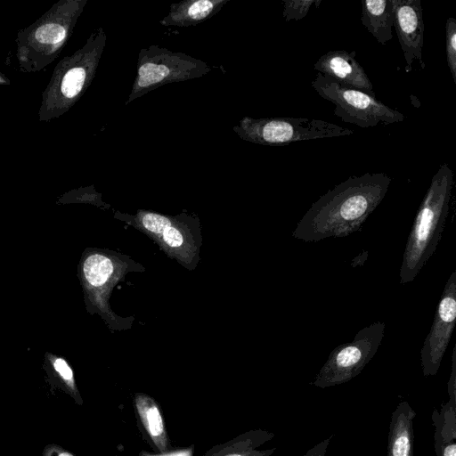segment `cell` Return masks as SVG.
<instances>
[{"label": "cell", "mask_w": 456, "mask_h": 456, "mask_svg": "<svg viewBox=\"0 0 456 456\" xmlns=\"http://www.w3.org/2000/svg\"><path fill=\"white\" fill-rule=\"evenodd\" d=\"M50 386L69 395L77 404L82 405L83 399L77 388L74 372L62 357L48 355L45 364Z\"/></svg>", "instance_id": "17"}, {"label": "cell", "mask_w": 456, "mask_h": 456, "mask_svg": "<svg viewBox=\"0 0 456 456\" xmlns=\"http://www.w3.org/2000/svg\"><path fill=\"white\" fill-rule=\"evenodd\" d=\"M65 28L56 23L39 27L35 33L36 39L44 44H56L65 37Z\"/></svg>", "instance_id": "22"}, {"label": "cell", "mask_w": 456, "mask_h": 456, "mask_svg": "<svg viewBox=\"0 0 456 456\" xmlns=\"http://www.w3.org/2000/svg\"><path fill=\"white\" fill-rule=\"evenodd\" d=\"M456 270L449 276L441 295L434 321L420 350V365L424 377L435 376L455 327Z\"/></svg>", "instance_id": "7"}, {"label": "cell", "mask_w": 456, "mask_h": 456, "mask_svg": "<svg viewBox=\"0 0 456 456\" xmlns=\"http://www.w3.org/2000/svg\"><path fill=\"white\" fill-rule=\"evenodd\" d=\"M117 265L111 257L101 253H93L83 263V275L91 289L102 288L110 281L116 280Z\"/></svg>", "instance_id": "18"}, {"label": "cell", "mask_w": 456, "mask_h": 456, "mask_svg": "<svg viewBox=\"0 0 456 456\" xmlns=\"http://www.w3.org/2000/svg\"><path fill=\"white\" fill-rule=\"evenodd\" d=\"M134 405L149 438L160 452L166 453L169 449V440L158 403L150 395L137 393L134 395Z\"/></svg>", "instance_id": "14"}, {"label": "cell", "mask_w": 456, "mask_h": 456, "mask_svg": "<svg viewBox=\"0 0 456 456\" xmlns=\"http://www.w3.org/2000/svg\"><path fill=\"white\" fill-rule=\"evenodd\" d=\"M453 182L451 167L440 165L410 231L399 270L400 284L412 281L436 252L450 212Z\"/></svg>", "instance_id": "2"}, {"label": "cell", "mask_w": 456, "mask_h": 456, "mask_svg": "<svg viewBox=\"0 0 456 456\" xmlns=\"http://www.w3.org/2000/svg\"><path fill=\"white\" fill-rule=\"evenodd\" d=\"M361 21L378 43L387 45L393 38L394 18L391 0H362Z\"/></svg>", "instance_id": "13"}, {"label": "cell", "mask_w": 456, "mask_h": 456, "mask_svg": "<svg viewBox=\"0 0 456 456\" xmlns=\"http://www.w3.org/2000/svg\"><path fill=\"white\" fill-rule=\"evenodd\" d=\"M230 0H183L170 5L167 14L159 20L164 27L188 28L205 22Z\"/></svg>", "instance_id": "10"}, {"label": "cell", "mask_w": 456, "mask_h": 456, "mask_svg": "<svg viewBox=\"0 0 456 456\" xmlns=\"http://www.w3.org/2000/svg\"><path fill=\"white\" fill-rule=\"evenodd\" d=\"M237 135L249 142L282 146L291 142L323 138L346 136L354 131L334 123L305 118L243 117L232 127Z\"/></svg>", "instance_id": "4"}, {"label": "cell", "mask_w": 456, "mask_h": 456, "mask_svg": "<svg viewBox=\"0 0 456 456\" xmlns=\"http://www.w3.org/2000/svg\"><path fill=\"white\" fill-rule=\"evenodd\" d=\"M415 411L407 401L392 412L387 437V456H413V420Z\"/></svg>", "instance_id": "11"}, {"label": "cell", "mask_w": 456, "mask_h": 456, "mask_svg": "<svg viewBox=\"0 0 456 456\" xmlns=\"http://www.w3.org/2000/svg\"><path fill=\"white\" fill-rule=\"evenodd\" d=\"M391 182L384 172L348 177L312 204L292 236L315 242L357 232L383 200Z\"/></svg>", "instance_id": "1"}, {"label": "cell", "mask_w": 456, "mask_h": 456, "mask_svg": "<svg viewBox=\"0 0 456 456\" xmlns=\"http://www.w3.org/2000/svg\"><path fill=\"white\" fill-rule=\"evenodd\" d=\"M385 329V322H373L360 330L352 341L335 347L312 384L326 388L346 383L359 375L378 352Z\"/></svg>", "instance_id": "6"}, {"label": "cell", "mask_w": 456, "mask_h": 456, "mask_svg": "<svg viewBox=\"0 0 456 456\" xmlns=\"http://www.w3.org/2000/svg\"><path fill=\"white\" fill-rule=\"evenodd\" d=\"M331 437L332 436L316 444L314 447L309 449L305 454L300 456H325Z\"/></svg>", "instance_id": "25"}, {"label": "cell", "mask_w": 456, "mask_h": 456, "mask_svg": "<svg viewBox=\"0 0 456 456\" xmlns=\"http://www.w3.org/2000/svg\"><path fill=\"white\" fill-rule=\"evenodd\" d=\"M322 0H282V16L286 21H298L305 18L311 7H319Z\"/></svg>", "instance_id": "20"}, {"label": "cell", "mask_w": 456, "mask_h": 456, "mask_svg": "<svg viewBox=\"0 0 456 456\" xmlns=\"http://www.w3.org/2000/svg\"><path fill=\"white\" fill-rule=\"evenodd\" d=\"M311 86L321 97L334 105V115L346 123L368 128L402 122L405 118L403 113L385 105L374 95L341 85L321 73H316Z\"/></svg>", "instance_id": "5"}, {"label": "cell", "mask_w": 456, "mask_h": 456, "mask_svg": "<svg viewBox=\"0 0 456 456\" xmlns=\"http://www.w3.org/2000/svg\"><path fill=\"white\" fill-rule=\"evenodd\" d=\"M445 48L447 65L456 84V20L448 18L445 23Z\"/></svg>", "instance_id": "21"}, {"label": "cell", "mask_w": 456, "mask_h": 456, "mask_svg": "<svg viewBox=\"0 0 456 456\" xmlns=\"http://www.w3.org/2000/svg\"><path fill=\"white\" fill-rule=\"evenodd\" d=\"M42 456H76V455L57 444H48L44 447L43 452H42Z\"/></svg>", "instance_id": "24"}, {"label": "cell", "mask_w": 456, "mask_h": 456, "mask_svg": "<svg viewBox=\"0 0 456 456\" xmlns=\"http://www.w3.org/2000/svg\"><path fill=\"white\" fill-rule=\"evenodd\" d=\"M431 419L436 455L456 456V403L448 400L439 410L435 409Z\"/></svg>", "instance_id": "15"}, {"label": "cell", "mask_w": 456, "mask_h": 456, "mask_svg": "<svg viewBox=\"0 0 456 456\" xmlns=\"http://www.w3.org/2000/svg\"><path fill=\"white\" fill-rule=\"evenodd\" d=\"M161 456H191V454H189V452H177V453L174 452V453H171V454H168V455L163 454Z\"/></svg>", "instance_id": "26"}, {"label": "cell", "mask_w": 456, "mask_h": 456, "mask_svg": "<svg viewBox=\"0 0 456 456\" xmlns=\"http://www.w3.org/2000/svg\"><path fill=\"white\" fill-rule=\"evenodd\" d=\"M136 220L147 232L159 239L169 251L182 256L188 248L185 232L173 222V218L153 212L140 211Z\"/></svg>", "instance_id": "12"}, {"label": "cell", "mask_w": 456, "mask_h": 456, "mask_svg": "<svg viewBox=\"0 0 456 456\" xmlns=\"http://www.w3.org/2000/svg\"><path fill=\"white\" fill-rule=\"evenodd\" d=\"M212 67L184 53L151 45L138 53L136 76L125 106L162 86L202 77Z\"/></svg>", "instance_id": "3"}, {"label": "cell", "mask_w": 456, "mask_h": 456, "mask_svg": "<svg viewBox=\"0 0 456 456\" xmlns=\"http://www.w3.org/2000/svg\"><path fill=\"white\" fill-rule=\"evenodd\" d=\"M94 72V69L88 70L85 66H77L71 68L63 77L61 90L62 94L68 99L77 97L88 79V73Z\"/></svg>", "instance_id": "19"}, {"label": "cell", "mask_w": 456, "mask_h": 456, "mask_svg": "<svg viewBox=\"0 0 456 456\" xmlns=\"http://www.w3.org/2000/svg\"><path fill=\"white\" fill-rule=\"evenodd\" d=\"M394 27L405 60V71L414 61L425 69L422 58L424 22L420 0H391Z\"/></svg>", "instance_id": "8"}, {"label": "cell", "mask_w": 456, "mask_h": 456, "mask_svg": "<svg viewBox=\"0 0 456 456\" xmlns=\"http://www.w3.org/2000/svg\"><path fill=\"white\" fill-rule=\"evenodd\" d=\"M356 52L332 50L322 55L314 69L341 85L374 95L373 85L364 69L355 59Z\"/></svg>", "instance_id": "9"}, {"label": "cell", "mask_w": 456, "mask_h": 456, "mask_svg": "<svg viewBox=\"0 0 456 456\" xmlns=\"http://www.w3.org/2000/svg\"><path fill=\"white\" fill-rule=\"evenodd\" d=\"M273 436V433L265 430L250 431L225 444L223 447L213 448L205 456H271L276 448L265 450H256V448Z\"/></svg>", "instance_id": "16"}, {"label": "cell", "mask_w": 456, "mask_h": 456, "mask_svg": "<svg viewBox=\"0 0 456 456\" xmlns=\"http://www.w3.org/2000/svg\"><path fill=\"white\" fill-rule=\"evenodd\" d=\"M449 400L456 403V345L452 353L451 374L447 383Z\"/></svg>", "instance_id": "23"}]
</instances>
